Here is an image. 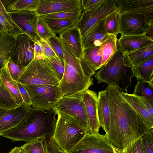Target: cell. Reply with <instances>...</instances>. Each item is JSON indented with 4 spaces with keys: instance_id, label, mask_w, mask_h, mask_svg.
<instances>
[{
    "instance_id": "47",
    "label": "cell",
    "mask_w": 153,
    "mask_h": 153,
    "mask_svg": "<svg viewBox=\"0 0 153 153\" xmlns=\"http://www.w3.org/2000/svg\"><path fill=\"white\" fill-rule=\"evenodd\" d=\"M34 50L35 59H38L44 58L43 48L39 41L35 42Z\"/></svg>"
},
{
    "instance_id": "39",
    "label": "cell",
    "mask_w": 153,
    "mask_h": 153,
    "mask_svg": "<svg viewBox=\"0 0 153 153\" xmlns=\"http://www.w3.org/2000/svg\"><path fill=\"white\" fill-rule=\"evenodd\" d=\"M153 129L146 133L140 139L145 153H153Z\"/></svg>"
},
{
    "instance_id": "13",
    "label": "cell",
    "mask_w": 153,
    "mask_h": 153,
    "mask_svg": "<svg viewBox=\"0 0 153 153\" xmlns=\"http://www.w3.org/2000/svg\"><path fill=\"white\" fill-rule=\"evenodd\" d=\"M16 24L34 42L41 39L37 29V15L35 11L8 12Z\"/></svg>"
},
{
    "instance_id": "41",
    "label": "cell",
    "mask_w": 153,
    "mask_h": 153,
    "mask_svg": "<svg viewBox=\"0 0 153 153\" xmlns=\"http://www.w3.org/2000/svg\"><path fill=\"white\" fill-rule=\"evenodd\" d=\"M51 47L57 56L63 61V52L60 40L56 36L53 37L47 40Z\"/></svg>"
},
{
    "instance_id": "21",
    "label": "cell",
    "mask_w": 153,
    "mask_h": 153,
    "mask_svg": "<svg viewBox=\"0 0 153 153\" xmlns=\"http://www.w3.org/2000/svg\"><path fill=\"white\" fill-rule=\"evenodd\" d=\"M30 108L23 103L16 108L10 109L0 119V136L19 123Z\"/></svg>"
},
{
    "instance_id": "26",
    "label": "cell",
    "mask_w": 153,
    "mask_h": 153,
    "mask_svg": "<svg viewBox=\"0 0 153 153\" xmlns=\"http://www.w3.org/2000/svg\"><path fill=\"white\" fill-rule=\"evenodd\" d=\"M118 49L117 36L113 35H108L106 39L99 47V51L101 56L100 68L111 59Z\"/></svg>"
},
{
    "instance_id": "11",
    "label": "cell",
    "mask_w": 153,
    "mask_h": 153,
    "mask_svg": "<svg viewBox=\"0 0 153 153\" xmlns=\"http://www.w3.org/2000/svg\"><path fill=\"white\" fill-rule=\"evenodd\" d=\"M34 43L25 33L18 35L10 57L11 60L24 67L27 66L35 59Z\"/></svg>"
},
{
    "instance_id": "43",
    "label": "cell",
    "mask_w": 153,
    "mask_h": 153,
    "mask_svg": "<svg viewBox=\"0 0 153 153\" xmlns=\"http://www.w3.org/2000/svg\"><path fill=\"white\" fill-rule=\"evenodd\" d=\"M122 153H145L140 139L137 140L126 149Z\"/></svg>"
},
{
    "instance_id": "12",
    "label": "cell",
    "mask_w": 153,
    "mask_h": 153,
    "mask_svg": "<svg viewBox=\"0 0 153 153\" xmlns=\"http://www.w3.org/2000/svg\"><path fill=\"white\" fill-rule=\"evenodd\" d=\"M151 24L143 16L131 13H120L119 33L123 35L146 33Z\"/></svg>"
},
{
    "instance_id": "50",
    "label": "cell",
    "mask_w": 153,
    "mask_h": 153,
    "mask_svg": "<svg viewBox=\"0 0 153 153\" xmlns=\"http://www.w3.org/2000/svg\"><path fill=\"white\" fill-rule=\"evenodd\" d=\"M10 109L0 108V119L5 115Z\"/></svg>"
},
{
    "instance_id": "27",
    "label": "cell",
    "mask_w": 153,
    "mask_h": 153,
    "mask_svg": "<svg viewBox=\"0 0 153 153\" xmlns=\"http://www.w3.org/2000/svg\"><path fill=\"white\" fill-rule=\"evenodd\" d=\"M2 82L19 105L23 103V100L18 86L17 82L14 80L9 71L7 63L2 69L1 75Z\"/></svg>"
},
{
    "instance_id": "29",
    "label": "cell",
    "mask_w": 153,
    "mask_h": 153,
    "mask_svg": "<svg viewBox=\"0 0 153 153\" xmlns=\"http://www.w3.org/2000/svg\"><path fill=\"white\" fill-rule=\"evenodd\" d=\"M39 0H1L7 12L35 11Z\"/></svg>"
},
{
    "instance_id": "34",
    "label": "cell",
    "mask_w": 153,
    "mask_h": 153,
    "mask_svg": "<svg viewBox=\"0 0 153 153\" xmlns=\"http://www.w3.org/2000/svg\"><path fill=\"white\" fill-rule=\"evenodd\" d=\"M37 29L41 39L47 41L51 38L56 36L51 29L46 19L43 16H37Z\"/></svg>"
},
{
    "instance_id": "24",
    "label": "cell",
    "mask_w": 153,
    "mask_h": 153,
    "mask_svg": "<svg viewBox=\"0 0 153 153\" xmlns=\"http://www.w3.org/2000/svg\"><path fill=\"white\" fill-rule=\"evenodd\" d=\"M16 37L6 31L0 32V70L10 58L14 47Z\"/></svg>"
},
{
    "instance_id": "30",
    "label": "cell",
    "mask_w": 153,
    "mask_h": 153,
    "mask_svg": "<svg viewBox=\"0 0 153 153\" xmlns=\"http://www.w3.org/2000/svg\"><path fill=\"white\" fill-rule=\"evenodd\" d=\"M133 94L138 96L144 97L153 105V81L148 82L137 80Z\"/></svg>"
},
{
    "instance_id": "9",
    "label": "cell",
    "mask_w": 153,
    "mask_h": 153,
    "mask_svg": "<svg viewBox=\"0 0 153 153\" xmlns=\"http://www.w3.org/2000/svg\"><path fill=\"white\" fill-rule=\"evenodd\" d=\"M117 10L115 0H105L95 8L83 10L75 25L79 29L82 37L98 22Z\"/></svg>"
},
{
    "instance_id": "53",
    "label": "cell",
    "mask_w": 153,
    "mask_h": 153,
    "mask_svg": "<svg viewBox=\"0 0 153 153\" xmlns=\"http://www.w3.org/2000/svg\"><path fill=\"white\" fill-rule=\"evenodd\" d=\"M117 153H122L121 152H117Z\"/></svg>"
},
{
    "instance_id": "10",
    "label": "cell",
    "mask_w": 153,
    "mask_h": 153,
    "mask_svg": "<svg viewBox=\"0 0 153 153\" xmlns=\"http://www.w3.org/2000/svg\"><path fill=\"white\" fill-rule=\"evenodd\" d=\"M68 153H114V151L105 134L87 133Z\"/></svg>"
},
{
    "instance_id": "42",
    "label": "cell",
    "mask_w": 153,
    "mask_h": 153,
    "mask_svg": "<svg viewBox=\"0 0 153 153\" xmlns=\"http://www.w3.org/2000/svg\"><path fill=\"white\" fill-rule=\"evenodd\" d=\"M44 144L45 153H65L59 146L53 138L44 140Z\"/></svg>"
},
{
    "instance_id": "44",
    "label": "cell",
    "mask_w": 153,
    "mask_h": 153,
    "mask_svg": "<svg viewBox=\"0 0 153 153\" xmlns=\"http://www.w3.org/2000/svg\"><path fill=\"white\" fill-rule=\"evenodd\" d=\"M43 48L44 57L49 58L57 56L47 41L41 39L39 41Z\"/></svg>"
},
{
    "instance_id": "17",
    "label": "cell",
    "mask_w": 153,
    "mask_h": 153,
    "mask_svg": "<svg viewBox=\"0 0 153 153\" xmlns=\"http://www.w3.org/2000/svg\"><path fill=\"white\" fill-rule=\"evenodd\" d=\"M153 43V40L146 33L139 35H121L117 39V47L122 54L131 52Z\"/></svg>"
},
{
    "instance_id": "32",
    "label": "cell",
    "mask_w": 153,
    "mask_h": 153,
    "mask_svg": "<svg viewBox=\"0 0 153 153\" xmlns=\"http://www.w3.org/2000/svg\"><path fill=\"white\" fill-rule=\"evenodd\" d=\"M6 31L16 36L25 33L12 20L8 14L5 15L0 13V32Z\"/></svg>"
},
{
    "instance_id": "4",
    "label": "cell",
    "mask_w": 153,
    "mask_h": 153,
    "mask_svg": "<svg viewBox=\"0 0 153 153\" xmlns=\"http://www.w3.org/2000/svg\"><path fill=\"white\" fill-rule=\"evenodd\" d=\"M57 120L53 138L65 153L70 152L87 131L73 117L57 112Z\"/></svg>"
},
{
    "instance_id": "6",
    "label": "cell",
    "mask_w": 153,
    "mask_h": 153,
    "mask_svg": "<svg viewBox=\"0 0 153 153\" xmlns=\"http://www.w3.org/2000/svg\"><path fill=\"white\" fill-rule=\"evenodd\" d=\"M17 82L25 85L59 86L60 81L44 58L34 59L25 67Z\"/></svg>"
},
{
    "instance_id": "14",
    "label": "cell",
    "mask_w": 153,
    "mask_h": 153,
    "mask_svg": "<svg viewBox=\"0 0 153 153\" xmlns=\"http://www.w3.org/2000/svg\"><path fill=\"white\" fill-rule=\"evenodd\" d=\"M120 13H131L143 16L153 24V0H115Z\"/></svg>"
},
{
    "instance_id": "33",
    "label": "cell",
    "mask_w": 153,
    "mask_h": 153,
    "mask_svg": "<svg viewBox=\"0 0 153 153\" xmlns=\"http://www.w3.org/2000/svg\"><path fill=\"white\" fill-rule=\"evenodd\" d=\"M46 20L52 30L55 33L59 34L75 25L77 22L72 19H46Z\"/></svg>"
},
{
    "instance_id": "36",
    "label": "cell",
    "mask_w": 153,
    "mask_h": 153,
    "mask_svg": "<svg viewBox=\"0 0 153 153\" xmlns=\"http://www.w3.org/2000/svg\"><path fill=\"white\" fill-rule=\"evenodd\" d=\"M79 10L63 12L43 15L46 19H72L77 21L82 11Z\"/></svg>"
},
{
    "instance_id": "5",
    "label": "cell",
    "mask_w": 153,
    "mask_h": 153,
    "mask_svg": "<svg viewBox=\"0 0 153 153\" xmlns=\"http://www.w3.org/2000/svg\"><path fill=\"white\" fill-rule=\"evenodd\" d=\"M94 78L98 84L105 82L108 85L118 86L127 93L128 87L132 83L131 78L134 76L131 69L123 64L122 54L118 49L111 59L95 74Z\"/></svg>"
},
{
    "instance_id": "25",
    "label": "cell",
    "mask_w": 153,
    "mask_h": 153,
    "mask_svg": "<svg viewBox=\"0 0 153 153\" xmlns=\"http://www.w3.org/2000/svg\"><path fill=\"white\" fill-rule=\"evenodd\" d=\"M125 100L141 116L147 126L150 129L153 128V117L150 114L140 97L127 93L122 92Z\"/></svg>"
},
{
    "instance_id": "31",
    "label": "cell",
    "mask_w": 153,
    "mask_h": 153,
    "mask_svg": "<svg viewBox=\"0 0 153 153\" xmlns=\"http://www.w3.org/2000/svg\"><path fill=\"white\" fill-rule=\"evenodd\" d=\"M120 13L118 10L108 15L105 18V28L109 35L116 36L119 33Z\"/></svg>"
},
{
    "instance_id": "3",
    "label": "cell",
    "mask_w": 153,
    "mask_h": 153,
    "mask_svg": "<svg viewBox=\"0 0 153 153\" xmlns=\"http://www.w3.org/2000/svg\"><path fill=\"white\" fill-rule=\"evenodd\" d=\"M60 40L63 53L64 71L59 86L63 96L83 92L93 85V79L85 74L79 60L66 43Z\"/></svg>"
},
{
    "instance_id": "35",
    "label": "cell",
    "mask_w": 153,
    "mask_h": 153,
    "mask_svg": "<svg viewBox=\"0 0 153 153\" xmlns=\"http://www.w3.org/2000/svg\"><path fill=\"white\" fill-rule=\"evenodd\" d=\"M19 105L3 85L0 88V108L11 109Z\"/></svg>"
},
{
    "instance_id": "22",
    "label": "cell",
    "mask_w": 153,
    "mask_h": 153,
    "mask_svg": "<svg viewBox=\"0 0 153 153\" xmlns=\"http://www.w3.org/2000/svg\"><path fill=\"white\" fill-rule=\"evenodd\" d=\"M97 98V108L99 120L101 127L105 131V134L107 136L109 128L110 110L106 90L99 91Z\"/></svg>"
},
{
    "instance_id": "51",
    "label": "cell",
    "mask_w": 153,
    "mask_h": 153,
    "mask_svg": "<svg viewBox=\"0 0 153 153\" xmlns=\"http://www.w3.org/2000/svg\"><path fill=\"white\" fill-rule=\"evenodd\" d=\"M2 70H0V88L4 84L2 82L1 78V73Z\"/></svg>"
},
{
    "instance_id": "16",
    "label": "cell",
    "mask_w": 153,
    "mask_h": 153,
    "mask_svg": "<svg viewBox=\"0 0 153 153\" xmlns=\"http://www.w3.org/2000/svg\"><path fill=\"white\" fill-rule=\"evenodd\" d=\"M83 100L86 107L89 127V133L99 134L101 126L97 112V93L88 89L84 92Z\"/></svg>"
},
{
    "instance_id": "49",
    "label": "cell",
    "mask_w": 153,
    "mask_h": 153,
    "mask_svg": "<svg viewBox=\"0 0 153 153\" xmlns=\"http://www.w3.org/2000/svg\"><path fill=\"white\" fill-rule=\"evenodd\" d=\"M9 153H26L21 147H16L12 149Z\"/></svg>"
},
{
    "instance_id": "20",
    "label": "cell",
    "mask_w": 153,
    "mask_h": 153,
    "mask_svg": "<svg viewBox=\"0 0 153 153\" xmlns=\"http://www.w3.org/2000/svg\"><path fill=\"white\" fill-rule=\"evenodd\" d=\"M105 19L93 26L82 37L84 49L100 47L108 36L105 28Z\"/></svg>"
},
{
    "instance_id": "37",
    "label": "cell",
    "mask_w": 153,
    "mask_h": 153,
    "mask_svg": "<svg viewBox=\"0 0 153 153\" xmlns=\"http://www.w3.org/2000/svg\"><path fill=\"white\" fill-rule=\"evenodd\" d=\"M44 141L40 139L27 141L21 147L26 153H45Z\"/></svg>"
},
{
    "instance_id": "1",
    "label": "cell",
    "mask_w": 153,
    "mask_h": 153,
    "mask_svg": "<svg viewBox=\"0 0 153 153\" xmlns=\"http://www.w3.org/2000/svg\"><path fill=\"white\" fill-rule=\"evenodd\" d=\"M106 90L110 110L109 130L106 136L113 148L121 152L153 129L125 100L118 86L108 85Z\"/></svg>"
},
{
    "instance_id": "48",
    "label": "cell",
    "mask_w": 153,
    "mask_h": 153,
    "mask_svg": "<svg viewBox=\"0 0 153 153\" xmlns=\"http://www.w3.org/2000/svg\"><path fill=\"white\" fill-rule=\"evenodd\" d=\"M140 97L150 114L153 117V105L151 104L144 97Z\"/></svg>"
},
{
    "instance_id": "28",
    "label": "cell",
    "mask_w": 153,
    "mask_h": 153,
    "mask_svg": "<svg viewBox=\"0 0 153 153\" xmlns=\"http://www.w3.org/2000/svg\"><path fill=\"white\" fill-rule=\"evenodd\" d=\"M131 72L137 80L153 81V56L143 63L130 68Z\"/></svg>"
},
{
    "instance_id": "45",
    "label": "cell",
    "mask_w": 153,
    "mask_h": 153,
    "mask_svg": "<svg viewBox=\"0 0 153 153\" xmlns=\"http://www.w3.org/2000/svg\"><path fill=\"white\" fill-rule=\"evenodd\" d=\"M18 86L21 95L23 100V103L27 105L30 107L31 103L28 93L25 85L22 83L17 82Z\"/></svg>"
},
{
    "instance_id": "19",
    "label": "cell",
    "mask_w": 153,
    "mask_h": 153,
    "mask_svg": "<svg viewBox=\"0 0 153 153\" xmlns=\"http://www.w3.org/2000/svg\"><path fill=\"white\" fill-rule=\"evenodd\" d=\"M79 61L85 74L91 77L100 68L101 64L99 47L84 49L83 56Z\"/></svg>"
},
{
    "instance_id": "7",
    "label": "cell",
    "mask_w": 153,
    "mask_h": 153,
    "mask_svg": "<svg viewBox=\"0 0 153 153\" xmlns=\"http://www.w3.org/2000/svg\"><path fill=\"white\" fill-rule=\"evenodd\" d=\"M25 85L30 96L31 108L35 110H51L59 100L63 97L61 89L59 86Z\"/></svg>"
},
{
    "instance_id": "18",
    "label": "cell",
    "mask_w": 153,
    "mask_h": 153,
    "mask_svg": "<svg viewBox=\"0 0 153 153\" xmlns=\"http://www.w3.org/2000/svg\"><path fill=\"white\" fill-rule=\"evenodd\" d=\"M59 38L66 43L78 59L83 57L84 48L82 37L79 29L75 25L62 32Z\"/></svg>"
},
{
    "instance_id": "23",
    "label": "cell",
    "mask_w": 153,
    "mask_h": 153,
    "mask_svg": "<svg viewBox=\"0 0 153 153\" xmlns=\"http://www.w3.org/2000/svg\"><path fill=\"white\" fill-rule=\"evenodd\" d=\"M153 56V43L144 48L122 54L124 65L130 68L138 65Z\"/></svg>"
},
{
    "instance_id": "38",
    "label": "cell",
    "mask_w": 153,
    "mask_h": 153,
    "mask_svg": "<svg viewBox=\"0 0 153 153\" xmlns=\"http://www.w3.org/2000/svg\"><path fill=\"white\" fill-rule=\"evenodd\" d=\"M45 58L55 72L57 78L60 81L62 77L64 71V61L57 56Z\"/></svg>"
},
{
    "instance_id": "2",
    "label": "cell",
    "mask_w": 153,
    "mask_h": 153,
    "mask_svg": "<svg viewBox=\"0 0 153 153\" xmlns=\"http://www.w3.org/2000/svg\"><path fill=\"white\" fill-rule=\"evenodd\" d=\"M56 115V112L54 109L43 111L31 107L21 121L4 132L2 136L13 142L50 139L53 138L57 120Z\"/></svg>"
},
{
    "instance_id": "8",
    "label": "cell",
    "mask_w": 153,
    "mask_h": 153,
    "mask_svg": "<svg viewBox=\"0 0 153 153\" xmlns=\"http://www.w3.org/2000/svg\"><path fill=\"white\" fill-rule=\"evenodd\" d=\"M84 92L63 96L59 100L53 109L57 112L73 117L88 133V121L83 98Z\"/></svg>"
},
{
    "instance_id": "52",
    "label": "cell",
    "mask_w": 153,
    "mask_h": 153,
    "mask_svg": "<svg viewBox=\"0 0 153 153\" xmlns=\"http://www.w3.org/2000/svg\"><path fill=\"white\" fill-rule=\"evenodd\" d=\"M114 153H117L115 149L114 148Z\"/></svg>"
},
{
    "instance_id": "46",
    "label": "cell",
    "mask_w": 153,
    "mask_h": 153,
    "mask_svg": "<svg viewBox=\"0 0 153 153\" xmlns=\"http://www.w3.org/2000/svg\"><path fill=\"white\" fill-rule=\"evenodd\" d=\"M105 0H81L83 10L95 8L103 2Z\"/></svg>"
},
{
    "instance_id": "15",
    "label": "cell",
    "mask_w": 153,
    "mask_h": 153,
    "mask_svg": "<svg viewBox=\"0 0 153 153\" xmlns=\"http://www.w3.org/2000/svg\"><path fill=\"white\" fill-rule=\"evenodd\" d=\"M82 9L81 0H39L35 11L43 16Z\"/></svg>"
},
{
    "instance_id": "40",
    "label": "cell",
    "mask_w": 153,
    "mask_h": 153,
    "mask_svg": "<svg viewBox=\"0 0 153 153\" xmlns=\"http://www.w3.org/2000/svg\"><path fill=\"white\" fill-rule=\"evenodd\" d=\"M7 65L11 76L14 80L17 81L25 67L15 63L10 58L8 60Z\"/></svg>"
}]
</instances>
